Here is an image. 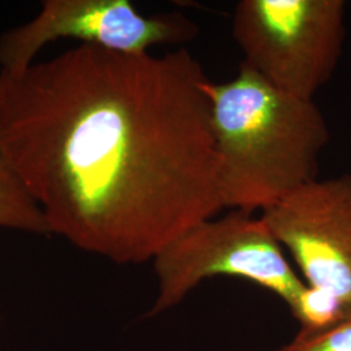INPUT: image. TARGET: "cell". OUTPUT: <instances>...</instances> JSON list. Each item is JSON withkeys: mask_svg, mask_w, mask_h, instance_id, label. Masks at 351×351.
<instances>
[{"mask_svg": "<svg viewBox=\"0 0 351 351\" xmlns=\"http://www.w3.org/2000/svg\"><path fill=\"white\" fill-rule=\"evenodd\" d=\"M207 80L186 49L88 45L0 72V147L51 233L143 263L221 213Z\"/></svg>", "mask_w": 351, "mask_h": 351, "instance_id": "cell-1", "label": "cell"}, {"mask_svg": "<svg viewBox=\"0 0 351 351\" xmlns=\"http://www.w3.org/2000/svg\"><path fill=\"white\" fill-rule=\"evenodd\" d=\"M224 207L264 213L317 178L329 142L314 101L280 91L246 64L224 84L207 80Z\"/></svg>", "mask_w": 351, "mask_h": 351, "instance_id": "cell-2", "label": "cell"}, {"mask_svg": "<svg viewBox=\"0 0 351 351\" xmlns=\"http://www.w3.org/2000/svg\"><path fill=\"white\" fill-rule=\"evenodd\" d=\"M345 34L342 0H241L233 16L242 63L308 101L336 72Z\"/></svg>", "mask_w": 351, "mask_h": 351, "instance_id": "cell-3", "label": "cell"}, {"mask_svg": "<svg viewBox=\"0 0 351 351\" xmlns=\"http://www.w3.org/2000/svg\"><path fill=\"white\" fill-rule=\"evenodd\" d=\"M152 262L158 294L149 316L173 308L213 277L247 280L274 293L288 307L306 287L262 216L237 210L190 228Z\"/></svg>", "mask_w": 351, "mask_h": 351, "instance_id": "cell-4", "label": "cell"}, {"mask_svg": "<svg viewBox=\"0 0 351 351\" xmlns=\"http://www.w3.org/2000/svg\"><path fill=\"white\" fill-rule=\"evenodd\" d=\"M198 32L182 14L146 16L129 0H45L34 19L0 34V72L25 71L39 51L58 39L143 55L156 45L189 42Z\"/></svg>", "mask_w": 351, "mask_h": 351, "instance_id": "cell-5", "label": "cell"}, {"mask_svg": "<svg viewBox=\"0 0 351 351\" xmlns=\"http://www.w3.org/2000/svg\"><path fill=\"white\" fill-rule=\"evenodd\" d=\"M262 219L306 285L335 295L351 311V173L316 178L265 210Z\"/></svg>", "mask_w": 351, "mask_h": 351, "instance_id": "cell-6", "label": "cell"}, {"mask_svg": "<svg viewBox=\"0 0 351 351\" xmlns=\"http://www.w3.org/2000/svg\"><path fill=\"white\" fill-rule=\"evenodd\" d=\"M0 228L50 236L45 213L0 147Z\"/></svg>", "mask_w": 351, "mask_h": 351, "instance_id": "cell-7", "label": "cell"}, {"mask_svg": "<svg viewBox=\"0 0 351 351\" xmlns=\"http://www.w3.org/2000/svg\"><path fill=\"white\" fill-rule=\"evenodd\" d=\"M301 333H315L336 326L351 313L332 294L306 285L289 307Z\"/></svg>", "mask_w": 351, "mask_h": 351, "instance_id": "cell-8", "label": "cell"}, {"mask_svg": "<svg viewBox=\"0 0 351 351\" xmlns=\"http://www.w3.org/2000/svg\"><path fill=\"white\" fill-rule=\"evenodd\" d=\"M276 351H351V313L336 326L315 333H298Z\"/></svg>", "mask_w": 351, "mask_h": 351, "instance_id": "cell-9", "label": "cell"}]
</instances>
